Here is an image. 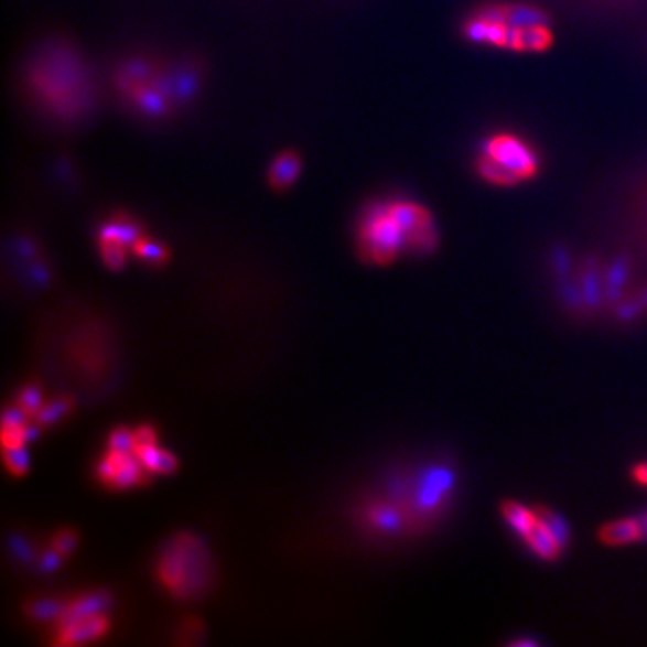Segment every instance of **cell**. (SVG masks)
<instances>
[{
    "mask_svg": "<svg viewBox=\"0 0 647 647\" xmlns=\"http://www.w3.org/2000/svg\"><path fill=\"white\" fill-rule=\"evenodd\" d=\"M176 470V459L171 455V453L164 452L161 450L159 453V461H157V473H162V475H168V473H173Z\"/></svg>",
    "mask_w": 647,
    "mask_h": 647,
    "instance_id": "cell-25",
    "label": "cell"
},
{
    "mask_svg": "<svg viewBox=\"0 0 647 647\" xmlns=\"http://www.w3.org/2000/svg\"><path fill=\"white\" fill-rule=\"evenodd\" d=\"M640 521H643L644 532H646V536H647V520H640Z\"/></svg>",
    "mask_w": 647,
    "mask_h": 647,
    "instance_id": "cell-31",
    "label": "cell"
},
{
    "mask_svg": "<svg viewBox=\"0 0 647 647\" xmlns=\"http://www.w3.org/2000/svg\"><path fill=\"white\" fill-rule=\"evenodd\" d=\"M502 516L507 521V526L511 527L516 535L521 536V540L531 532L532 527L538 521V513L531 507L524 506L520 502L507 500L502 504Z\"/></svg>",
    "mask_w": 647,
    "mask_h": 647,
    "instance_id": "cell-10",
    "label": "cell"
},
{
    "mask_svg": "<svg viewBox=\"0 0 647 647\" xmlns=\"http://www.w3.org/2000/svg\"><path fill=\"white\" fill-rule=\"evenodd\" d=\"M40 435V424L34 421V423H28L24 427V438L25 443H31L34 439L39 438Z\"/></svg>",
    "mask_w": 647,
    "mask_h": 647,
    "instance_id": "cell-30",
    "label": "cell"
},
{
    "mask_svg": "<svg viewBox=\"0 0 647 647\" xmlns=\"http://www.w3.org/2000/svg\"><path fill=\"white\" fill-rule=\"evenodd\" d=\"M301 155L295 151L287 150L273 159L272 166L268 170V184L273 191H287L298 181L301 173Z\"/></svg>",
    "mask_w": 647,
    "mask_h": 647,
    "instance_id": "cell-7",
    "label": "cell"
},
{
    "mask_svg": "<svg viewBox=\"0 0 647 647\" xmlns=\"http://www.w3.org/2000/svg\"><path fill=\"white\" fill-rule=\"evenodd\" d=\"M632 475L637 484L647 487V463H638L637 466L633 467Z\"/></svg>",
    "mask_w": 647,
    "mask_h": 647,
    "instance_id": "cell-29",
    "label": "cell"
},
{
    "mask_svg": "<svg viewBox=\"0 0 647 647\" xmlns=\"http://www.w3.org/2000/svg\"><path fill=\"white\" fill-rule=\"evenodd\" d=\"M463 34L472 44L520 54L543 53L554 42L543 11L513 2L478 6L464 19Z\"/></svg>",
    "mask_w": 647,
    "mask_h": 647,
    "instance_id": "cell-2",
    "label": "cell"
},
{
    "mask_svg": "<svg viewBox=\"0 0 647 647\" xmlns=\"http://www.w3.org/2000/svg\"><path fill=\"white\" fill-rule=\"evenodd\" d=\"M4 463L13 475L20 477L28 472L30 466V457L25 452L24 446H15V449H4Z\"/></svg>",
    "mask_w": 647,
    "mask_h": 647,
    "instance_id": "cell-18",
    "label": "cell"
},
{
    "mask_svg": "<svg viewBox=\"0 0 647 647\" xmlns=\"http://www.w3.org/2000/svg\"><path fill=\"white\" fill-rule=\"evenodd\" d=\"M133 250L139 258L147 259L148 263L162 265L168 261V250L162 245L153 244L150 239H139Z\"/></svg>",
    "mask_w": 647,
    "mask_h": 647,
    "instance_id": "cell-16",
    "label": "cell"
},
{
    "mask_svg": "<svg viewBox=\"0 0 647 647\" xmlns=\"http://www.w3.org/2000/svg\"><path fill=\"white\" fill-rule=\"evenodd\" d=\"M42 401H44V396H42V389H40L36 384H31L28 385V387H24V390H22L19 396L20 407L30 414L31 419H33L34 416H36V412L44 407Z\"/></svg>",
    "mask_w": 647,
    "mask_h": 647,
    "instance_id": "cell-17",
    "label": "cell"
},
{
    "mask_svg": "<svg viewBox=\"0 0 647 647\" xmlns=\"http://www.w3.org/2000/svg\"><path fill=\"white\" fill-rule=\"evenodd\" d=\"M159 578L175 597H191L202 592L207 581V560L193 536H179L162 554Z\"/></svg>",
    "mask_w": 647,
    "mask_h": 647,
    "instance_id": "cell-4",
    "label": "cell"
},
{
    "mask_svg": "<svg viewBox=\"0 0 647 647\" xmlns=\"http://www.w3.org/2000/svg\"><path fill=\"white\" fill-rule=\"evenodd\" d=\"M646 538L643 521L638 518H623V520L610 521L601 527L599 540L606 547H623Z\"/></svg>",
    "mask_w": 647,
    "mask_h": 647,
    "instance_id": "cell-6",
    "label": "cell"
},
{
    "mask_svg": "<svg viewBox=\"0 0 647 647\" xmlns=\"http://www.w3.org/2000/svg\"><path fill=\"white\" fill-rule=\"evenodd\" d=\"M103 261L112 270H121L127 263V247L116 238H99Z\"/></svg>",
    "mask_w": 647,
    "mask_h": 647,
    "instance_id": "cell-13",
    "label": "cell"
},
{
    "mask_svg": "<svg viewBox=\"0 0 647 647\" xmlns=\"http://www.w3.org/2000/svg\"><path fill=\"white\" fill-rule=\"evenodd\" d=\"M74 401L71 398H58L53 399L51 403L44 405L42 409L36 412L33 421L40 424V427H50V424L58 423L60 419L73 410Z\"/></svg>",
    "mask_w": 647,
    "mask_h": 647,
    "instance_id": "cell-12",
    "label": "cell"
},
{
    "mask_svg": "<svg viewBox=\"0 0 647 647\" xmlns=\"http://www.w3.org/2000/svg\"><path fill=\"white\" fill-rule=\"evenodd\" d=\"M62 556L64 554H60L58 550L51 547V549L45 552L44 558H42V564H40V567H42L44 572H53V570L58 569L60 563H62Z\"/></svg>",
    "mask_w": 647,
    "mask_h": 647,
    "instance_id": "cell-28",
    "label": "cell"
},
{
    "mask_svg": "<svg viewBox=\"0 0 647 647\" xmlns=\"http://www.w3.org/2000/svg\"><path fill=\"white\" fill-rule=\"evenodd\" d=\"M638 227H640V238H643L644 244H646L647 249V190L644 193L643 198H640V204H638Z\"/></svg>",
    "mask_w": 647,
    "mask_h": 647,
    "instance_id": "cell-26",
    "label": "cell"
},
{
    "mask_svg": "<svg viewBox=\"0 0 647 647\" xmlns=\"http://www.w3.org/2000/svg\"><path fill=\"white\" fill-rule=\"evenodd\" d=\"M136 450V433L130 432V430L121 429L114 430L112 435H110V452L117 453H132Z\"/></svg>",
    "mask_w": 647,
    "mask_h": 647,
    "instance_id": "cell-19",
    "label": "cell"
},
{
    "mask_svg": "<svg viewBox=\"0 0 647 647\" xmlns=\"http://www.w3.org/2000/svg\"><path fill=\"white\" fill-rule=\"evenodd\" d=\"M76 541H78L76 532L71 531V529H64V531H60L58 535L54 536L51 547L58 550L60 554L67 556L76 549Z\"/></svg>",
    "mask_w": 647,
    "mask_h": 647,
    "instance_id": "cell-20",
    "label": "cell"
},
{
    "mask_svg": "<svg viewBox=\"0 0 647 647\" xmlns=\"http://www.w3.org/2000/svg\"><path fill=\"white\" fill-rule=\"evenodd\" d=\"M438 245L432 213L414 200H380L362 213L358 252L364 261L389 265L403 252L429 256Z\"/></svg>",
    "mask_w": 647,
    "mask_h": 647,
    "instance_id": "cell-1",
    "label": "cell"
},
{
    "mask_svg": "<svg viewBox=\"0 0 647 647\" xmlns=\"http://www.w3.org/2000/svg\"><path fill=\"white\" fill-rule=\"evenodd\" d=\"M137 453H139L142 463L147 464L150 470H153V472L157 473V461H159V453H161V450L157 449L155 444H153V446H148V449L137 450Z\"/></svg>",
    "mask_w": 647,
    "mask_h": 647,
    "instance_id": "cell-27",
    "label": "cell"
},
{
    "mask_svg": "<svg viewBox=\"0 0 647 647\" xmlns=\"http://www.w3.org/2000/svg\"><path fill=\"white\" fill-rule=\"evenodd\" d=\"M541 157L527 137L513 130L487 133L478 142L475 171L495 187H516L540 173Z\"/></svg>",
    "mask_w": 647,
    "mask_h": 647,
    "instance_id": "cell-3",
    "label": "cell"
},
{
    "mask_svg": "<svg viewBox=\"0 0 647 647\" xmlns=\"http://www.w3.org/2000/svg\"><path fill=\"white\" fill-rule=\"evenodd\" d=\"M30 414L22 407H8L2 414V427H25L30 423Z\"/></svg>",
    "mask_w": 647,
    "mask_h": 647,
    "instance_id": "cell-22",
    "label": "cell"
},
{
    "mask_svg": "<svg viewBox=\"0 0 647 647\" xmlns=\"http://www.w3.org/2000/svg\"><path fill=\"white\" fill-rule=\"evenodd\" d=\"M526 546L532 550V554L538 556L543 561H556L560 558L564 547L556 538L554 532L538 518L531 532L524 538Z\"/></svg>",
    "mask_w": 647,
    "mask_h": 647,
    "instance_id": "cell-9",
    "label": "cell"
},
{
    "mask_svg": "<svg viewBox=\"0 0 647 647\" xmlns=\"http://www.w3.org/2000/svg\"><path fill=\"white\" fill-rule=\"evenodd\" d=\"M155 444V432L151 427H141V429L137 430L136 432V450L139 449H148V446H153Z\"/></svg>",
    "mask_w": 647,
    "mask_h": 647,
    "instance_id": "cell-24",
    "label": "cell"
},
{
    "mask_svg": "<svg viewBox=\"0 0 647 647\" xmlns=\"http://www.w3.org/2000/svg\"><path fill=\"white\" fill-rule=\"evenodd\" d=\"M96 473H98V477L101 478L103 482H107L108 486H110L117 473L116 463H114L110 457L103 459L101 463L96 467Z\"/></svg>",
    "mask_w": 647,
    "mask_h": 647,
    "instance_id": "cell-23",
    "label": "cell"
},
{
    "mask_svg": "<svg viewBox=\"0 0 647 647\" xmlns=\"http://www.w3.org/2000/svg\"><path fill=\"white\" fill-rule=\"evenodd\" d=\"M68 604L60 601H34L25 606V614L36 621H50V618H62L67 612Z\"/></svg>",
    "mask_w": 647,
    "mask_h": 647,
    "instance_id": "cell-14",
    "label": "cell"
},
{
    "mask_svg": "<svg viewBox=\"0 0 647 647\" xmlns=\"http://www.w3.org/2000/svg\"><path fill=\"white\" fill-rule=\"evenodd\" d=\"M99 238H116L121 241L127 249L136 247L137 241L142 238L139 225L133 224L130 219L117 218L112 224H108L99 234Z\"/></svg>",
    "mask_w": 647,
    "mask_h": 647,
    "instance_id": "cell-11",
    "label": "cell"
},
{
    "mask_svg": "<svg viewBox=\"0 0 647 647\" xmlns=\"http://www.w3.org/2000/svg\"><path fill=\"white\" fill-rule=\"evenodd\" d=\"M536 513H538V518L549 527L550 531L554 532L556 538L561 541V546H569L570 531L567 521L558 513L546 506H536Z\"/></svg>",
    "mask_w": 647,
    "mask_h": 647,
    "instance_id": "cell-15",
    "label": "cell"
},
{
    "mask_svg": "<svg viewBox=\"0 0 647 647\" xmlns=\"http://www.w3.org/2000/svg\"><path fill=\"white\" fill-rule=\"evenodd\" d=\"M0 441L4 449H15V446H24V427H2L0 433Z\"/></svg>",
    "mask_w": 647,
    "mask_h": 647,
    "instance_id": "cell-21",
    "label": "cell"
},
{
    "mask_svg": "<svg viewBox=\"0 0 647 647\" xmlns=\"http://www.w3.org/2000/svg\"><path fill=\"white\" fill-rule=\"evenodd\" d=\"M108 632V621L101 614L85 618L76 624L74 628L60 633L56 646H78V644L93 643L98 640Z\"/></svg>",
    "mask_w": 647,
    "mask_h": 647,
    "instance_id": "cell-8",
    "label": "cell"
},
{
    "mask_svg": "<svg viewBox=\"0 0 647 647\" xmlns=\"http://www.w3.org/2000/svg\"><path fill=\"white\" fill-rule=\"evenodd\" d=\"M110 603H112V599H110L107 592L84 595V597L68 603V608L64 617L58 618L60 633L74 628L76 624L82 623L85 618L101 614L103 610H107L110 606Z\"/></svg>",
    "mask_w": 647,
    "mask_h": 647,
    "instance_id": "cell-5",
    "label": "cell"
}]
</instances>
